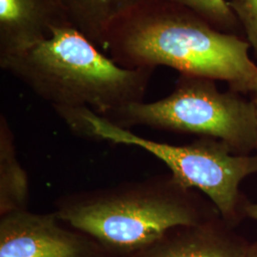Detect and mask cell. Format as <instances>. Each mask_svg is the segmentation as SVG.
Here are the masks:
<instances>
[{"label": "cell", "instance_id": "obj_1", "mask_svg": "<svg viewBox=\"0 0 257 257\" xmlns=\"http://www.w3.org/2000/svg\"><path fill=\"white\" fill-rule=\"evenodd\" d=\"M249 48L247 40L221 32L192 10L168 0H145L110 25L102 50L125 68L167 66L226 81L230 90L244 94L257 81Z\"/></svg>", "mask_w": 257, "mask_h": 257}, {"label": "cell", "instance_id": "obj_2", "mask_svg": "<svg viewBox=\"0 0 257 257\" xmlns=\"http://www.w3.org/2000/svg\"><path fill=\"white\" fill-rule=\"evenodd\" d=\"M55 211L102 248L132 256L174 227L220 215L208 197L171 174L69 193L56 199Z\"/></svg>", "mask_w": 257, "mask_h": 257}, {"label": "cell", "instance_id": "obj_3", "mask_svg": "<svg viewBox=\"0 0 257 257\" xmlns=\"http://www.w3.org/2000/svg\"><path fill=\"white\" fill-rule=\"evenodd\" d=\"M0 68L53 109L85 107L100 115L144 101L155 71L121 66L69 24L55 27L19 54L0 58Z\"/></svg>", "mask_w": 257, "mask_h": 257}, {"label": "cell", "instance_id": "obj_4", "mask_svg": "<svg viewBox=\"0 0 257 257\" xmlns=\"http://www.w3.org/2000/svg\"><path fill=\"white\" fill-rule=\"evenodd\" d=\"M55 111L77 137L136 146L156 156L176 181L203 193L233 227L247 217L249 201L241 193L240 185L257 174V153L236 155L224 142L210 138H199L186 145L157 142L121 128L85 107L57 108Z\"/></svg>", "mask_w": 257, "mask_h": 257}, {"label": "cell", "instance_id": "obj_5", "mask_svg": "<svg viewBox=\"0 0 257 257\" xmlns=\"http://www.w3.org/2000/svg\"><path fill=\"white\" fill-rule=\"evenodd\" d=\"M214 79L180 74L173 92L154 102H137L102 115L121 128L149 127L220 140L236 155L256 153L257 116L252 100L221 92Z\"/></svg>", "mask_w": 257, "mask_h": 257}, {"label": "cell", "instance_id": "obj_6", "mask_svg": "<svg viewBox=\"0 0 257 257\" xmlns=\"http://www.w3.org/2000/svg\"><path fill=\"white\" fill-rule=\"evenodd\" d=\"M55 211L0 216V257H95L97 242L62 226Z\"/></svg>", "mask_w": 257, "mask_h": 257}, {"label": "cell", "instance_id": "obj_7", "mask_svg": "<svg viewBox=\"0 0 257 257\" xmlns=\"http://www.w3.org/2000/svg\"><path fill=\"white\" fill-rule=\"evenodd\" d=\"M221 215L165 232L133 257H247L249 243Z\"/></svg>", "mask_w": 257, "mask_h": 257}, {"label": "cell", "instance_id": "obj_8", "mask_svg": "<svg viewBox=\"0 0 257 257\" xmlns=\"http://www.w3.org/2000/svg\"><path fill=\"white\" fill-rule=\"evenodd\" d=\"M65 24L59 0H0V58L19 54Z\"/></svg>", "mask_w": 257, "mask_h": 257}, {"label": "cell", "instance_id": "obj_9", "mask_svg": "<svg viewBox=\"0 0 257 257\" xmlns=\"http://www.w3.org/2000/svg\"><path fill=\"white\" fill-rule=\"evenodd\" d=\"M145 0H59L68 23L102 49L110 25Z\"/></svg>", "mask_w": 257, "mask_h": 257}, {"label": "cell", "instance_id": "obj_10", "mask_svg": "<svg viewBox=\"0 0 257 257\" xmlns=\"http://www.w3.org/2000/svg\"><path fill=\"white\" fill-rule=\"evenodd\" d=\"M30 181L18 157L14 132L0 115V216L29 210Z\"/></svg>", "mask_w": 257, "mask_h": 257}, {"label": "cell", "instance_id": "obj_11", "mask_svg": "<svg viewBox=\"0 0 257 257\" xmlns=\"http://www.w3.org/2000/svg\"><path fill=\"white\" fill-rule=\"evenodd\" d=\"M192 10L221 32L237 36L242 29L227 0H168Z\"/></svg>", "mask_w": 257, "mask_h": 257}, {"label": "cell", "instance_id": "obj_12", "mask_svg": "<svg viewBox=\"0 0 257 257\" xmlns=\"http://www.w3.org/2000/svg\"><path fill=\"white\" fill-rule=\"evenodd\" d=\"M257 55V0H227Z\"/></svg>", "mask_w": 257, "mask_h": 257}, {"label": "cell", "instance_id": "obj_13", "mask_svg": "<svg viewBox=\"0 0 257 257\" xmlns=\"http://www.w3.org/2000/svg\"><path fill=\"white\" fill-rule=\"evenodd\" d=\"M247 257H257V239L255 241L249 243Z\"/></svg>", "mask_w": 257, "mask_h": 257}, {"label": "cell", "instance_id": "obj_14", "mask_svg": "<svg viewBox=\"0 0 257 257\" xmlns=\"http://www.w3.org/2000/svg\"><path fill=\"white\" fill-rule=\"evenodd\" d=\"M250 94H251V100L253 102V104H254V107H255V110H256V116H257V81L256 85H255V87H254V89H253V91L250 92ZM256 153H257V147H256Z\"/></svg>", "mask_w": 257, "mask_h": 257}]
</instances>
